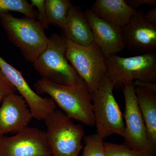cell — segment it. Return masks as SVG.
I'll return each mask as SVG.
<instances>
[{
    "label": "cell",
    "instance_id": "cell-1",
    "mask_svg": "<svg viewBox=\"0 0 156 156\" xmlns=\"http://www.w3.org/2000/svg\"><path fill=\"white\" fill-rule=\"evenodd\" d=\"M34 87L37 94L49 95L70 119L87 126H95L92 95L84 82L61 85L42 78L36 82Z\"/></svg>",
    "mask_w": 156,
    "mask_h": 156
},
{
    "label": "cell",
    "instance_id": "cell-2",
    "mask_svg": "<svg viewBox=\"0 0 156 156\" xmlns=\"http://www.w3.org/2000/svg\"><path fill=\"white\" fill-rule=\"evenodd\" d=\"M0 22L9 41L27 61L33 63L47 48L49 39L36 18H17L8 12L0 14Z\"/></svg>",
    "mask_w": 156,
    "mask_h": 156
},
{
    "label": "cell",
    "instance_id": "cell-3",
    "mask_svg": "<svg viewBox=\"0 0 156 156\" xmlns=\"http://www.w3.org/2000/svg\"><path fill=\"white\" fill-rule=\"evenodd\" d=\"M48 39L47 48L33 63L42 78L61 85L83 82L68 60L66 39L56 34L51 35Z\"/></svg>",
    "mask_w": 156,
    "mask_h": 156
},
{
    "label": "cell",
    "instance_id": "cell-4",
    "mask_svg": "<svg viewBox=\"0 0 156 156\" xmlns=\"http://www.w3.org/2000/svg\"><path fill=\"white\" fill-rule=\"evenodd\" d=\"M46 136L52 156H78L83 148V128L56 109L45 119Z\"/></svg>",
    "mask_w": 156,
    "mask_h": 156
},
{
    "label": "cell",
    "instance_id": "cell-5",
    "mask_svg": "<svg viewBox=\"0 0 156 156\" xmlns=\"http://www.w3.org/2000/svg\"><path fill=\"white\" fill-rule=\"evenodd\" d=\"M106 76L115 88H123L134 81L156 83V52H149L131 57L114 55L107 58Z\"/></svg>",
    "mask_w": 156,
    "mask_h": 156
},
{
    "label": "cell",
    "instance_id": "cell-6",
    "mask_svg": "<svg viewBox=\"0 0 156 156\" xmlns=\"http://www.w3.org/2000/svg\"><path fill=\"white\" fill-rule=\"evenodd\" d=\"M114 84L106 76L92 95L93 111L98 134L105 139L112 134L123 136V115L113 94Z\"/></svg>",
    "mask_w": 156,
    "mask_h": 156
},
{
    "label": "cell",
    "instance_id": "cell-7",
    "mask_svg": "<svg viewBox=\"0 0 156 156\" xmlns=\"http://www.w3.org/2000/svg\"><path fill=\"white\" fill-rule=\"evenodd\" d=\"M66 40L68 60L92 94L106 76L107 58L94 42L83 46Z\"/></svg>",
    "mask_w": 156,
    "mask_h": 156
},
{
    "label": "cell",
    "instance_id": "cell-8",
    "mask_svg": "<svg viewBox=\"0 0 156 156\" xmlns=\"http://www.w3.org/2000/svg\"><path fill=\"white\" fill-rule=\"evenodd\" d=\"M125 100L123 115L125 124L123 144L127 147L156 156V148L149 139L145 122L140 112L133 84L122 88Z\"/></svg>",
    "mask_w": 156,
    "mask_h": 156
},
{
    "label": "cell",
    "instance_id": "cell-9",
    "mask_svg": "<svg viewBox=\"0 0 156 156\" xmlns=\"http://www.w3.org/2000/svg\"><path fill=\"white\" fill-rule=\"evenodd\" d=\"M46 131L27 127L14 136L0 134V156H49Z\"/></svg>",
    "mask_w": 156,
    "mask_h": 156
},
{
    "label": "cell",
    "instance_id": "cell-10",
    "mask_svg": "<svg viewBox=\"0 0 156 156\" xmlns=\"http://www.w3.org/2000/svg\"><path fill=\"white\" fill-rule=\"evenodd\" d=\"M0 68L5 75L25 101L33 119L44 121L56 109V105L51 98H43L34 91L22 73L8 63L0 56Z\"/></svg>",
    "mask_w": 156,
    "mask_h": 156
},
{
    "label": "cell",
    "instance_id": "cell-11",
    "mask_svg": "<svg viewBox=\"0 0 156 156\" xmlns=\"http://www.w3.org/2000/svg\"><path fill=\"white\" fill-rule=\"evenodd\" d=\"M140 10L121 28L125 48L133 53L156 52V25L146 19Z\"/></svg>",
    "mask_w": 156,
    "mask_h": 156
},
{
    "label": "cell",
    "instance_id": "cell-12",
    "mask_svg": "<svg viewBox=\"0 0 156 156\" xmlns=\"http://www.w3.org/2000/svg\"><path fill=\"white\" fill-rule=\"evenodd\" d=\"M85 16L93 34L94 42L107 58L125 49L121 28L109 23L87 9Z\"/></svg>",
    "mask_w": 156,
    "mask_h": 156
},
{
    "label": "cell",
    "instance_id": "cell-13",
    "mask_svg": "<svg viewBox=\"0 0 156 156\" xmlns=\"http://www.w3.org/2000/svg\"><path fill=\"white\" fill-rule=\"evenodd\" d=\"M0 107V134L17 133L28 127L33 119L25 101L13 93L3 100Z\"/></svg>",
    "mask_w": 156,
    "mask_h": 156
},
{
    "label": "cell",
    "instance_id": "cell-14",
    "mask_svg": "<svg viewBox=\"0 0 156 156\" xmlns=\"http://www.w3.org/2000/svg\"><path fill=\"white\" fill-rule=\"evenodd\" d=\"M132 84L149 139L156 148V83H152L147 87L134 83Z\"/></svg>",
    "mask_w": 156,
    "mask_h": 156
},
{
    "label": "cell",
    "instance_id": "cell-15",
    "mask_svg": "<svg viewBox=\"0 0 156 156\" xmlns=\"http://www.w3.org/2000/svg\"><path fill=\"white\" fill-rule=\"evenodd\" d=\"M91 10L97 17L120 28L127 24L137 11L125 0H97Z\"/></svg>",
    "mask_w": 156,
    "mask_h": 156
},
{
    "label": "cell",
    "instance_id": "cell-16",
    "mask_svg": "<svg viewBox=\"0 0 156 156\" xmlns=\"http://www.w3.org/2000/svg\"><path fill=\"white\" fill-rule=\"evenodd\" d=\"M62 30L66 40L77 44L87 46L94 42L93 34L85 13L73 5Z\"/></svg>",
    "mask_w": 156,
    "mask_h": 156
},
{
    "label": "cell",
    "instance_id": "cell-17",
    "mask_svg": "<svg viewBox=\"0 0 156 156\" xmlns=\"http://www.w3.org/2000/svg\"><path fill=\"white\" fill-rule=\"evenodd\" d=\"M73 5L69 0L45 1V10L49 24L62 29Z\"/></svg>",
    "mask_w": 156,
    "mask_h": 156
},
{
    "label": "cell",
    "instance_id": "cell-18",
    "mask_svg": "<svg viewBox=\"0 0 156 156\" xmlns=\"http://www.w3.org/2000/svg\"><path fill=\"white\" fill-rule=\"evenodd\" d=\"M26 0H0V14L16 11L25 17L36 19L37 11Z\"/></svg>",
    "mask_w": 156,
    "mask_h": 156
},
{
    "label": "cell",
    "instance_id": "cell-19",
    "mask_svg": "<svg viewBox=\"0 0 156 156\" xmlns=\"http://www.w3.org/2000/svg\"><path fill=\"white\" fill-rule=\"evenodd\" d=\"M104 139L97 133L84 136L85 146L82 156H106Z\"/></svg>",
    "mask_w": 156,
    "mask_h": 156
},
{
    "label": "cell",
    "instance_id": "cell-20",
    "mask_svg": "<svg viewBox=\"0 0 156 156\" xmlns=\"http://www.w3.org/2000/svg\"><path fill=\"white\" fill-rule=\"evenodd\" d=\"M106 156H156L147 153L131 149L122 144L105 142Z\"/></svg>",
    "mask_w": 156,
    "mask_h": 156
},
{
    "label": "cell",
    "instance_id": "cell-21",
    "mask_svg": "<svg viewBox=\"0 0 156 156\" xmlns=\"http://www.w3.org/2000/svg\"><path fill=\"white\" fill-rule=\"evenodd\" d=\"M17 91L15 87L9 80L0 68V104L10 94Z\"/></svg>",
    "mask_w": 156,
    "mask_h": 156
},
{
    "label": "cell",
    "instance_id": "cell-22",
    "mask_svg": "<svg viewBox=\"0 0 156 156\" xmlns=\"http://www.w3.org/2000/svg\"><path fill=\"white\" fill-rule=\"evenodd\" d=\"M30 4L34 7H36L37 11V20L40 23L44 29H48L49 24L45 10L44 0H31Z\"/></svg>",
    "mask_w": 156,
    "mask_h": 156
},
{
    "label": "cell",
    "instance_id": "cell-23",
    "mask_svg": "<svg viewBox=\"0 0 156 156\" xmlns=\"http://www.w3.org/2000/svg\"><path fill=\"white\" fill-rule=\"evenodd\" d=\"M126 2L128 5L136 10L143 5L153 7L156 6V0H126Z\"/></svg>",
    "mask_w": 156,
    "mask_h": 156
},
{
    "label": "cell",
    "instance_id": "cell-24",
    "mask_svg": "<svg viewBox=\"0 0 156 156\" xmlns=\"http://www.w3.org/2000/svg\"><path fill=\"white\" fill-rule=\"evenodd\" d=\"M144 15L146 19L149 22L154 25H156V6L150 10L146 14H144Z\"/></svg>",
    "mask_w": 156,
    "mask_h": 156
},
{
    "label": "cell",
    "instance_id": "cell-25",
    "mask_svg": "<svg viewBox=\"0 0 156 156\" xmlns=\"http://www.w3.org/2000/svg\"><path fill=\"white\" fill-rule=\"evenodd\" d=\"M52 156V155H50V156Z\"/></svg>",
    "mask_w": 156,
    "mask_h": 156
}]
</instances>
